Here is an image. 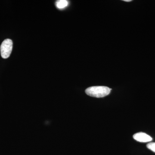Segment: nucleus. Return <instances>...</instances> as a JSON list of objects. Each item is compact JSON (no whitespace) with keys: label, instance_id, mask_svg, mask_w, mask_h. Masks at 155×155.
I'll use <instances>...</instances> for the list:
<instances>
[{"label":"nucleus","instance_id":"obj_1","mask_svg":"<svg viewBox=\"0 0 155 155\" xmlns=\"http://www.w3.org/2000/svg\"><path fill=\"white\" fill-rule=\"evenodd\" d=\"M111 89L107 87L98 86L88 87L85 90L87 94L95 97L101 98L107 96L110 93Z\"/></svg>","mask_w":155,"mask_h":155},{"label":"nucleus","instance_id":"obj_2","mask_svg":"<svg viewBox=\"0 0 155 155\" xmlns=\"http://www.w3.org/2000/svg\"><path fill=\"white\" fill-rule=\"evenodd\" d=\"M13 49V41L10 39L5 40L1 46V54L2 58L7 59L10 57Z\"/></svg>","mask_w":155,"mask_h":155},{"label":"nucleus","instance_id":"obj_3","mask_svg":"<svg viewBox=\"0 0 155 155\" xmlns=\"http://www.w3.org/2000/svg\"><path fill=\"white\" fill-rule=\"evenodd\" d=\"M135 140L140 142L146 143L151 141L153 138L150 136L143 132H139L133 135Z\"/></svg>","mask_w":155,"mask_h":155},{"label":"nucleus","instance_id":"obj_4","mask_svg":"<svg viewBox=\"0 0 155 155\" xmlns=\"http://www.w3.org/2000/svg\"><path fill=\"white\" fill-rule=\"evenodd\" d=\"M56 5L58 8L63 9L68 5V2L66 0H60L57 2Z\"/></svg>","mask_w":155,"mask_h":155},{"label":"nucleus","instance_id":"obj_5","mask_svg":"<svg viewBox=\"0 0 155 155\" xmlns=\"http://www.w3.org/2000/svg\"><path fill=\"white\" fill-rule=\"evenodd\" d=\"M147 147L149 149L155 153V142L150 143L147 145Z\"/></svg>","mask_w":155,"mask_h":155},{"label":"nucleus","instance_id":"obj_6","mask_svg":"<svg viewBox=\"0 0 155 155\" xmlns=\"http://www.w3.org/2000/svg\"><path fill=\"white\" fill-rule=\"evenodd\" d=\"M124 1H125V2H131V0H124Z\"/></svg>","mask_w":155,"mask_h":155}]
</instances>
